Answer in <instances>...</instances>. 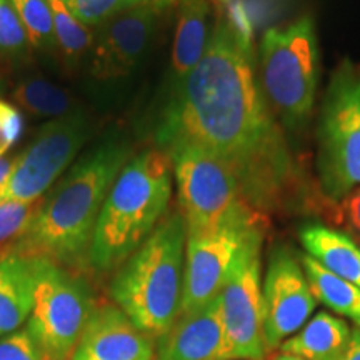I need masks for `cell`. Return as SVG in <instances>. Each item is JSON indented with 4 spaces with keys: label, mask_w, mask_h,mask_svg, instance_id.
<instances>
[{
    "label": "cell",
    "mask_w": 360,
    "mask_h": 360,
    "mask_svg": "<svg viewBox=\"0 0 360 360\" xmlns=\"http://www.w3.org/2000/svg\"><path fill=\"white\" fill-rule=\"evenodd\" d=\"M187 227L170 212L117 269L110 295L141 330L157 339L177 319L184 289Z\"/></svg>",
    "instance_id": "277c9868"
},
{
    "label": "cell",
    "mask_w": 360,
    "mask_h": 360,
    "mask_svg": "<svg viewBox=\"0 0 360 360\" xmlns=\"http://www.w3.org/2000/svg\"><path fill=\"white\" fill-rule=\"evenodd\" d=\"M37 259L34 309L27 328L42 360H72L96 305L82 278L56 262Z\"/></svg>",
    "instance_id": "ba28073f"
},
{
    "label": "cell",
    "mask_w": 360,
    "mask_h": 360,
    "mask_svg": "<svg viewBox=\"0 0 360 360\" xmlns=\"http://www.w3.org/2000/svg\"><path fill=\"white\" fill-rule=\"evenodd\" d=\"M270 360H305V359H300L297 357V355H290V354H283L281 350H277L276 354L270 357Z\"/></svg>",
    "instance_id": "1f68e13d"
},
{
    "label": "cell",
    "mask_w": 360,
    "mask_h": 360,
    "mask_svg": "<svg viewBox=\"0 0 360 360\" xmlns=\"http://www.w3.org/2000/svg\"><path fill=\"white\" fill-rule=\"evenodd\" d=\"M27 32L11 0H0V53L8 58H25L30 53Z\"/></svg>",
    "instance_id": "484cf974"
},
{
    "label": "cell",
    "mask_w": 360,
    "mask_h": 360,
    "mask_svg": "<svg viewBox=\"0 0 360 360\" xmlns=\"http://www.w3.org/2000/svg\"><path fill=\"white\" fill-rule=\"evenodd\" d=\"M154 360H224V328L217 299L193 312L179 314L155 339Z\"/></svg>",
    "instance_id": "9a60e30c"
},
{
    "label": "cell",
    "mask_w": 360,
    "mask_h": 360,
    "mask_svg": "<svg viewBox=\"0 0 360 360\" xmlns=\"http://www.w3.org/2000/svg\"><path fill=\"white\" fill-rule=\"evenodd\" d=\"M13 101L22 110L32 117L60 119L74 112L70 94L58 85L40 77L24 79L12 94Z\"/></svg>",
    "instance_id": "44dd1931"
},
{
    "label": "cell",
    "mask_w": 360,
    "mask_h": 360,
    "mask_svg": "<svg viewBox=\"0 0 360 360\" xmlns=\"http://www.w3.org/2000/svg\"><path fill=\"white\" fill-rule=\"evenodd\" d=\"M13 165H15V157H0V188L7 182Z\"/></svg>",
    "instance_id": "4dcf8cb0"
},
{
    "label": "cell",
    "mask_w": 360,
    "mask_h": 360,
    "mask_svg": "<svg viewBox=\"0 0 360 360\" xmlns=\"http://www.w3.org/2000/svg\"><path fill=\"white\" fill-rule=\"evenodd\" d=\"M259 74L265 101L282 129L302 132L312 115L321 75L312 17L265 30L259 45Z\"/></svg>",
    "instance_id": "5b68a950"
},
{
    "label": "cell",
    "mask_w": 360,
    "mask_h": 360,
    "mask_svg": "<svg viewBox=\"0 0 360 360\" xmlns=\"http://www.w3.org/2000/svg\"><path fill=\"white\" fill-rule=\"evenodd\" d=\"M49 6L52 12L56 49L62 58L67 64H77L84 57H89L96 30L82 24L62 0H49Z\"/></svg>",
    "instance_id": "7402d4cb"
},
{
    "label": "cell",
    "mask_w": 360,
    "mask_h": 360,
    "mask_svg": "<svg viewBox=\"0 0 360 360\" xmlns=\"http://www.w3.org/2000/svg\"><path fill=\"white\" fill-rule=\"evenodd\" d=\"M299 238L305 254L360 289V245L347 232L323 224H307L300 227Z\"/></svg>",
    "instance_id": "ac0fdd59"
},
{
    "label": "cell",
    "mask_w": 360,
    "mask_h": 360,
    "mask_svg": "<svg viewBox=\"0 0 360 360\" xmlns=\"http://www.w3.org/2000/svg\"><path fill=\"white\" fill-rule=\"evenodd\" d=\"M335 360H360V327H355L350 339Z\"/></svg>",
    "instance_id": "f546056e"
},
{
    "label": "cell",
    "mask_w": 360,
    "mask_h": 360,
    "mask_svg": "<svg viewBox=\"0 0 360 360\" xmlns=\"http://www.w3.org/2000/svg\"><path fill=\"white\" fill-rule=\"evenodd\" d=\"M40 200L0 202V250H12L19 244L39 212Z\"/></svg>",
    "instance_id": "cb8c5ba5"
},
{
    "label": "cell",
    "mask_w": 360,
    "mask_h": 360,
    "mask_svg": "<svg viewBox=\"0 0 360 360\" xmlns=\"http://www.w3.org/2000/svg\"><path fill=\"white\" fill-rule=\"evenodd\" d=\"M265 231L259 229L249 237L215 297L224 328V360H264L269 355L262 297Z\"/></svg>",
    "instance_id": "9c48e42d"
},
{
    "label": "cell",
    "mask_w": 360,
    "mask_h": 360,
    "mask_svg": "<svg viewBox=\"0 0 360 360\" xmlns=\"http://www.w3.org/2000/svg\"><path fill=\"white\" fill-rule=\"evenodd\" d=\"M130 157L132 147L117 139L87 152L40 200L32 225L12 250L58 265L87 259L107 193Z\"/></svg>",
    "instance_id": "7a4b0ae2"
},
{
    "label": "cell",
    "mask_w": 360,
    "mask_h": 360,
    "mask_svg": "<svg viewBox=\"0 0 360 360\" xmlns=\"http://www.w3.org/2000/svg\"><path fill=\"white\" fill-rule=\"evenodd\" d=\"M90 132L92 127L87 117L75 110L45 124L30 146L15 157V165L0 188V202L42 199L65 169L70 167Z\"/></svg>",
    "instance_id": "8fae6325"
},
{
    "label": "cell",
    "mask_w": 360,
    "mask_h": 360,
    "mask_svg": "<svg viewBox=\"0 0 360 360\" xmlns=\"http://www.w3.org/2000/svg\"><path fill=\"white\" fill-rule=\"evenodd\" d=\"M305 277L317 302L326 305L332 312L344 319H350L355 326L360 327V289L310 257L307 254L300 255Z\"/></svg>",
    "instance_id": "ffe728a7"
},
{
    "label": "cell",
    "mask_w": 360,
    "mask_h": 360,
    "mask_svg": "<svg viewBox=\"0 0 360 360\" xmlns=\"http://www.w3.org/2000/svg\"><path fill=\"white\" fill-rule=\"evenodd\" d=\"M172 160L162 148L132 155L112 184L98 214L87 262L98 272L119 269L167 215Z\"/></svg>",
    "instance_id": "3957f363"
},
{
    "label": "cell",
    "mask_w": 360,
    "mask_h": 360,
    "mask_svg": "<svg viewBox=\"0 0 360 360\" xmlns=\"http://www.w3.org/2000/svg\"><path fill=\"white\" fill-rule=\"evenodd\" d=\"M155 339L115 304L96 305L72 360H154Z\"/></svg>",
    "instance_id": "5bb4252c"
},
{
    "label": "cell",
    "mask_w": 360,
    "mask_h": 360,
    "mask_svg": "<svg viewBox=\"0 0 360 360\" xmlns=\"http://www.w3.org/2000/svg\"><path fill=\"white\" fill-rule=\"evenodd\" d=\"M350 334L352 328L344 319L319 312L283 342L278 350L305 360H335L347 345Z\"/></svg>",
    "instance_id": "d6986e66"
},
{
    "label": "cell",
    "mask_w": 360,
    "mask_h": 360,
    "mask_svg": "<svg viewBox=\"0 0 360 360\" xmlns=\"http://www.w3.org/2000/svg\"><path fill=\"white\" fill-rule=\"evenodd\" d=\"M0 360H42L39 345L29 328L22 327L0 337Z\"/></svg>",
    "instance_id": "4316f807"
},
{
    "label": "cell",
    "mask_w": 360,
    "mask_h": 360,
    "mask_svg": "<svg viewBox=\"0 0 360 360\" xmlns=\"http://www.w3.org/2000/svg\"><path fill=\"white\" fill-rule=\"evenodd\" d=\"M175 6L177 0H148L98 27L89 53L90 77L110 82L129 75Z\"/></svg>",
    "instance_id": "7c38bea8"
},
{
    "label": "cell",
    "mask_w": 360,
    "mask_h": 360,
    "mask_svg": "<svg viewBox=\"0 0 360 360\" xmlns=\"http://www.w3.org/2000/svg\"><path fill=\"white\" fill-rule=\"evenodd\" d=\"M321 195L337 205L360 187V64L344 58L332 72L317 127Z\"/></svg>",
    "instance_id": "8992f818"
},
{
    "label": "cell",
    "mask_w": 360,
    "mask_h": 360,
    "mask_svg": "<svg viewBox=\"0 0 360 360\" xmlns=\"http://www.w3.org/2000/svg\"><path fill=\"white\" fill-rule=\"evenodd\" d=\"M162 150L172 160L179 212L187 233L210 231L232 214L250 207L236 175L212 152L186 142L172 143Z\"/></svg>",
    "instance_id": "52a82bcc"
},
{
    "label": "cell",
    "mask_w": 360,
    "mask_h": 360,
    "mask_svg": "<svg viewBox=\"0 0 360 360\" xmlns=\"http://www.w3.org/2000/svg\"><path fill=\"white\" fill-rule=\"evenodd\" d=\"M259 229H267V217L252 207H244L210 231L187 233L179 314L193 312L212 302L227 281L242 247Z\"/></svg>",
    "instance_id": "30bf717a"
},
{
    "label": "cell",
    "mask_w": 360,
    "mask_h": 360,
    "mask_svg": "<svg viewBox=\"0 0 360 360\" xmlns=\"http://www.w3.org/2000/svg\"><path fill=\"white\" fill-rule=\"evenodd\" d=\"M22 132L20 112L12 103L0 101V157L11 150V147L19 141Z\"/></svg>",
    "instance_id": "83f0119b"
},
{
    "label": "cell",
    "mask_w": 360,
    "mask_h": 360,
    "mask_svg": "<svg viewBox=\"0 0 360 360\" xmlns=\"http://www.w3.org/2000/svg\"><path fill=\"white\" fill-rule=\"evenodd\" d=\"M11 2L27 32L30 45L42 51H51V49L53 51L56 39H53L52 12L49 0H11Z\"/></svg>",
    "instance_id": "603a6c76"
},
{
    "label": "cell",
    "mask_w": 360,
    "mask_h": 360,
    "mask_svg": "<svg viewBox=\"0 0 360 360\" xmlns=\"http://www.w3.org/2000/svg\"><path fill=\"white\" fill-rule=\"evenodd\" d=\"M334 219L344 225L349 236L360 245V187L334 207Z\"/></svg>",
    "instance_id": "f1b7e54d"
},
{
    "label": "cell",
    "mask_w": 360,
    "mask_h": 360,
    "mask_svg": "<svg viewBox=\"0 0 360 360\" xmlns=\"http://www.w3.org/2000/svg\"><path fill=\"white\" fill-rule=\"evenodd\" d=\"M219 2H222V4H227V2H231V0H219Z\"/></svg>",
    "instance_id": "d6a6232c"
},
{
    "label": "cell",
    "mask_w": 360,
    "mask_h": 360,
    "mask_svg": "<svg viewBox=\"0 0 360 360\" xmlns=\"http://www.w3.org/2000/svg\"><path fill=\"white\" fill-rule=\"evenodd\" d=\"M262 297L265 349L272 354L309 322L317 305L300 260L287 247L270 252Z\"/></svg>",
    "instance_id": "4fadbf2b"
},
{
    "label": "cell",
    "mask_w": 360,
    "mask_h": 360,
    "mask_svg": "<svg viewBox=\"0 0 360 360\" xmlns=\"http://www.w3.org/2000/svg\"><path fill=\"white\" fill-rule=\"evenodd\" d=\"M62 2L82 24L97 30L119 13L148 0H62Z\"/></svg>",
    "instance_id": "d4e9b609"
},
{
    "label": "cell",
    "mask_w": 360,
    "mask_h": 360,
    "mask_svg": "<svg viewBox=\"0 0 360 360\" xmlns=\"http://www.w3.org/2000/svg\"><path fill=\"white\" fill-rule=\"evenodd\" d=\"M157 141L159 148L186 142L212 152L236 175L247 204L265 217L319 205L260 89L252 24L236 0L219 2L204 56L174 90Z\"/></svg>",
    "instance_id": "6da1fadb"
},
{
    "label": "cell",
    "mask_w": 360,
    "mask_h": 360,
    "mask_svg": "<svg viewBox=\"0 0 360 360\" xmlns=\"http://www.w3.org/2000/svg\"><path fill=\"white\" fill-rule=\"evenodd\" d=\"M37 259L0 250V337L24 327L34 309Z\"/></svg>",
    "instance_id": "2e32d148"
},
{
    "label": "cell",
    "mask_w": 360,
    "mask_h": 360,
    "mask_svg": "<svg viewBox=\"0 0 360 360\" xmlns=\"http://www.w3.org/2000/svg\"><path fill=\"white\" fill-rule=\"evenodd\" d=\"M214 25L212 0H177V25L170 58L174 90L199 64Z\"/></svg>",
    "instance_id": "e0dca14e"
}]
</instances>
